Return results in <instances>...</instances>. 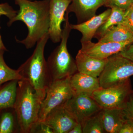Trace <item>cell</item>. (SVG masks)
<instances>
[{
    "mask_svg": "<svg viewBox=\"0 0 133 133\" xmlns=\"http://www.w3.org/2000/svg\"><path fill=\"white\" fill-rule=\"evenodd\" d=\"M19 10L8 25L17 21L23 22L28 29V34L25 39L18 42L25 45L27 49H31L45 34L49 28L50 0L35 1L15 0Z\"/></svg>",
    "mask_w": 133,
    "mask_h": 133,
    "instance_id": "1",
    "label": "cell"
},
{
    "mask_svg": "<svg viewBox=\"0 0 133 133\" xmlns=\"http://www.w3.org/2000/svg\"><path fill=\"white\" fill-rule=\"evenodd\" d=\"M46 91L37 90L28 81H18L16 99L14 109L21 133L34 132L37 125L41 105Z\"/></svg>",
    "mask_w": 133,
    "mask_h": 133,
    "instance_id": "2",
    "label": "cell"
},
{
    "mask_svg": "<svg viewBox=\"0 0 133 133\" xmlns=\"http://www.w3.org/2000/svg\"><path fill=\"white\" fill-rule=\"evenodd\" d=\"M49 38L48 33L43 36L37 43L31 56L18 69L22 79L28 81L37 90L46 91L52 81L44 55Z\"/></svg>",
    "mask_w": 133,
    "mask_h": 133,
    "instance_id": "3",
    "label": "cell"
},
{
    "mask_svg": "<svg viewBox=\"0 0 133 133\" xmlns=\"http://www.w3.org/2000/svg\"><path fill=\"white\" fill-rule=\"evenodd\" d=\"M65 22L60 43L50 55L47 64L52 81L71 77L77 72L76 59L68 51L67 43L71 29L69 21V14H65Z\"/></svg>",
    "mask_w": 133,
    "mask_h": 133,
    "instance_id": "4",
    "label": "cell"
},
{
    "mask_svg": "<svg viewBox=\"0 0 133 133\" xmlns=\"http://www.w3.org/2000/svg\"><path fill=\"white\" fill-rule=\"evenodd\" d=\"M70 78L52 81L46 89L38 115V125L43 122L51 110L64 104L75 94L70 84Z\"/></svg>",
    "mask_w": 133,
    "mask_h": 133,
    "instance_id": "5",
    "label": "cell"
},
{
    "mask_svg": "<svg viewBox=\"0 0 133 133\" xmlns=\"http://www.w3.org/2000/svg\"><path fill=\"white\" fill-rule=\"evenodd\" d=\"M132 90L129 78L108 88L101 87L92 96L102 109H123Z\"/></svg>",
    "mask_w": 133,
    "mask_h": 133,
    "instance_id": "6",
    "label": "cell"
},
{
    "mask_svg": "<svg viewBox=\"0 0 133 133\" xmlns=\"http://www.w3.org/2000/svg\"><path fill=\"white\" fill-rule=\"evenodd\" d=\"M133 76V62L118 53L109 57L98 79L100 85L107 88Z\"/></svg>",
    "mask_w": 133,
    "mask_h": 133,
    "instance_id": "7",
    "label": "cell"
},
{
    "mask_svg": "<svg viewBox=\"0 0 133 133\" xmlns=\"http://www.w3.org/2000/svg\"><path fill=\"white\" fill-rule=\"evenodd\" d=\"M92 95L85 93L77 94L64 104L78 123L83 124L102 109Z\"/></svg>",
    "mask_w": 133,
    "mask_h": 133,
    "instance_id": "8",
    "label": "cell"
},
{
    "mask_svg": "<svg viewBox=\"0 0 133 133\" xmlns=\"http://www.w3.org/2000/svg\"><path fill=\"white\" fill-rule=\"evenodd\" d=\"M71 2V0H50L49 38L53 43L60 42L63 29L61 24L66 21V9Z\"/></svg>",
    "mask_w": 133,
    "mask_h": 133,
    "instance_id": "9",
    "label": "cell"
},
{
    "mask_svg": "<svg viewBox=\"0 0 133 133\" xmlns=\"http://www.w3.org/2000/svg\"><path fill=\"white\" fill-rule=\"evenodd\" d=\"M78 123L64 104L51 110L42 123L49 127L53 133H69Z\"/></svg>",
    "mask_w": 133,
    "mask_h": 133,
    "instance_id": "10",
    "label": "cell"
},
{
    "mask_svg": "<svg viewBox=\"0 0 133 133\" xmlns=\"http://www.w3.org/2000/svg\"><path fill=\"white\" fill-rule=\"evenodd\" d=\"M81 43V51L93 57L100 59H107L118 54L127 46L133 43V40L121 43H93L92 41Z\"/></svg>",
    "mask_w": 133,
    "mask_h": 133,
    "instance_id": "11",
    "label": "cell"
},
{
    "mask_svg": "<svg viewBox=\"0 0 133 133\" xmlns=\"http://www.w3.org/2000/svg\"><path fill=\"white\" fill-rule=\"evenodd\" d=\"M66 13L73 12L76 15L77 24L88 21L96 15L98 9L104 5L107 0H71Z\"/></svg>",
    "mask_w": 133,
    "mask_h": 133,
    "instance_id": "12",
    "label": "cell"
},
{
    "mask_svg": "<svg viewBox=\"0 0 133 133\" xmlns=\"http://www.w3.org/2000/svg\"><path fill=\"white\" fill-rule=\"evenodd\" d=\"M111 12V8L98 15L93 17L90 19L82 23L76 24H70L71 29L76 30L82 35L81 42L92 41L99 28L107 21Z\"/></svg>",
    "mask_w": 133,
    "mask_h": 133,
    "instance_id": "13",
    "label": "cell"
},
{
    "mask_svg": "<svg viewBox=\"0 0 133 133\" xmlns=\"http://www.w3.org/2000/svg\"><path fill=\"white\" fill-rule=\"evenodd\" d=\"M107 59L93 57L79 50L76 57L78 71L98 78L104 69Z\"/></svg>",
    "mask_w": 133,
    "mask_h": 133,
    "instance_id": "14",
    "label": "cell"
},
{
    "mask_svg": "<svg viewBox=\"0 0 133 133\" xmlns=\"http://www.w3.org/2000/svg\"><path fill=\"white\" fill-rule=\"evenodd\" d=\"M70 83L75 94L85 93L92 95L101 88L98 78L78 71L70 77Z\"/></svg>",
    "mask_w": 133,
    "mask_h": 133,
    "instance_id": "15",
    "label": "cell"
},
{
    "mask_svg": "<svg viewBox=\"0 0 133 133\" xmlns=\"http://www.w3.org/2000/svg\"><path fill=\"white\" fill-rule=\"evenodd\" d=\"M127 117L122 109H102V120L105 133H119Z\"/></svg>",
    "mask_w": 133,
    "mask_h": 133,
    "instance_id": "16",
    "label": "cell"
},
{
    "mask_svg": "<svg viewBox=\"0 0 133 133\" xmlns=\"http://www.w3.org/2000/svg\"><path fill=\"white\" fill-rule=\"evenodd\" d=\"M18 81H9L0 87V111L14 108Z\"/></svg>",
    "mask_w": 133,
    "mask_h": 133,
    "instance_id": "17",
    "label": "cell"
},
{
    "mask_svg": "<svg viewBox=\"0 0 133 133\" xmlns=\"http://www.w3.org/2000/svg\"><path fill=\"white\" fill-rule=\"evenodd\" d=\"M133 39V33L126 25L120 23L111 28L98 42L121 43Z\"/></svg>",
    "mask_w": 133,
    "mask_h": 133,
    "instance_id": "18",
    "label": "cell"
},
{
    "mask_svg": "<svg viewBox=\"0 0 133 133\" xmlns=\"http://www.w3.org/2000/svg\"><path fill=\"white\" fill-rule=\"evenodd\" d=\"M111 12L104 23L99 28L94 35V38L99 40L109 29L117 24L123 23L125 10L117 7L111 8Z\"/></svg>",
    "mask_w": 133,
    "mask_h": 133,
    "instance_id": "19",
    "label": "cell"
},
{
    "mask_svg": "<svg viewBox=\"0 0 133 133\" xmlns=\"http://www.w3.org/2000/svg\"><path fill=\"white\" fill-rule=\"evenodd\" d=\"M5 51L0 50V87L9 81L22 79L18 69H11L5 63L3 58Z\"/></svg>",
    "mask_w": 133,
    "mask_h": 133,
    "instance_id": "20",
    "label": "cell"
},
{
    "mask_svg": "<svg viewBox=\"0 0 133 133\" xmlns=\"http://www.w3.org/2000/svg\"><path fill=\"white\" fill-rule=\"evenodd\" d=\"M83 133H105L102 120V110L89 117L82 124Z\"/></svg>",
    "mask_w": 133,
    "mask_h": 133,
    "instance_id": "21",
    "label": "cell"
},
{
    "mask_svg": "<svg viewBox=\"0 0 133 133\" xmlns=\"http://www.w3.org/2000/svg\"><path fill=\"white\" fill-rule=\"evenodd\" d=\"M15 112H3L0 115V133H13L16 131Z\"/></svg>",
    "mask_w": 133,
    "mask_h": 133,
    "instance_id": "22",
    "label": "cell"
},
{
    "mask_svg": "<svg viewBox=\"0 0 133 133\" xmlns=\"http://www.w3.org/2000/svg\"><path fill=\"white\" fill-rule=\"evenodd\" d=\"M133 4V0H107L104 6L109 8L117 7L126 10Z\"/></svg>",
    "mask_w": 133,
    "mask_h": 133,
    "instance_id": "23",
    "label": "cell"
},
{
    "mask_svg": "<svg viewBox=\"0 0 133 133\" xmlns=\"http://www.w3.org/2000/svg\"><path fill=\"white\" fill-rule=\"evenodd\" d=\"M17 12L8 3L0 4V16L4 15L11 20L17 14Z\"/></svg>",
    "mask_w": 133,
    "mask_h": 133,
    "instance_id": "24",
    "label": "cell"
},
{
    "mask_svg": "<svg viewBox=\"0 0 133 133\" xmlns=\"http://www.w3.org/2000/svg\"><path fill=\"white\" fill-rule=\"evenodd\" d=\"M127 118L133 121V90L129 94L123 108Z\"/></svg>",
    "mask_w": 133,
    "mask_h": 133,
    "instance_id": "25",
    "label": "cell"
},
{
    "mask_svg": "<svg viewBox=\"0 0 133 133\" xmlns=\"http://www.w3.org/2000/svg\"><path fill=\"white\" fill-rule=\"evenodd\" d=\"M123 24L129 29L133 34V4L125 10Z\"/></svg>",
    "mask_w": 133,
    "mask_h": 133,
    "instance_id": "26",
    "label": "cell"
},
{
    "mask_svg": "<svg viewBox=\"0 0 133 133\" xmlns=\"http://www.w3.org/2000/svg\"><path fill=\"white\" fill-rule=\"evenodd\" d=\"M119 133H133V121L127 118Z\"/></svg>",
    "mask_w": 133,
    "mask_h": 133,
    "instance_id": "27",
    "label": "cell"
},
{
    "mask_svg": "<svg viewBox=\"0 0 133 133\" xmlns=\"http://www.w3.org/2000/svg\"><path fill=\"white\" fill-rule=\"evenodd\" d=\"M118 54L123 57L133 62V43L127 46Z\"/></svg>",
    "mask_w": 133,
    "mask_h": 133,
    "instance_id": "28",
    "label": "cell"
},
{
    "mask_svg": "<svg viewBox=\"0 0 133 133\" xmlns=\"http://www.w3.org/2000/svg\"><path fill=\"white\" fill-rule=\"evenodd\" d=\"M39 128V131H37V132H37L42 133H53V131H52V129L50 128L49 127L46 125L43 124V123H41V124H38L36 128Z\"/></svg>",
    "mask_w": 133,
    "mask_h": 133,
    "instance_id": "29",
    "label": "cell"
},
{
    "mask_svg": "<svg viewBox=\"0 0 133 133\" xmlns=\"http://www.w3.org/2000/svg\"><path fill=\"white\" fill-rule=\"evenodd\" d=\"M69 133H83V127L82 124L78 123L74 126Z\"/></svg>",
    "mask_w": 133,
    "mask_h": 133,
    "instance_id": "30",
    "label": "cell"
},
{
    "mask_svg": "<svg viewBox=\"0 0 133 133\" xmlns=\"http://www.w3.org/2000/svg\"><path fill=\"white\" fill-rule=\"evenodd\" d=\"M0 28H1V27H0ZM0 50H3L5 51L6 50V49L5 48L4 44H3V42L1 34H0Z\"/></svg>",
    "mask_w": 133,
    "mask_h": 133,
    "instance_id": "31",
    "label": "cell"
},
{
    "mask_svg": "<svg viewBox=\"0 0 133 133\" xmlns=\"http://www.w3.org/2000/svg\"><path fill=\"white\" fill-rule=\"evenodd\" d=\"M29 1H33V0H29Z\"/></svg>",
    "mask_w": 133,
    "mask_h": 133,
    "instance_id": "32",
    "label": "cell"
},
{
    "mask_svg": "<svg viewBox=\"0 0 133 133\" xmlns=\"http://www.w3.org/2000/svg\"><path fill=\"white\" fill-rule=\"evenodd\" d=\"M1 111H0V112H1Z\"/></svg>",
    "mask_w": 133,
    "mask_h": 133,
    "instance_id": "33",
    "label": "cell"
}]
</instances>
